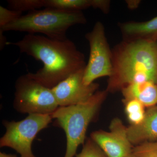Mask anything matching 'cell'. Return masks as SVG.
Wrapping results in <instances>:
<instances>
[{"label":"cell","mask_w":157,"mask_h":157,"mask_svg":"<svg viewBox=\"0 0 157 157\" xmlns=\"http://www.w3.org/2000/svg\"><path fill=\"white\" fill-rule=\"evenodd\" d=\"M14 45L21 53L43 63V67L29 76L43 86L52 89L59 83L86 66L84 54L69 39L54 40L35 34H28Z\"/></svg>","instance_id":"cell-1"},{"label":"cell","mask_w":157,"mask_h":157,"mask_svg":"<svg viewBox=\"0 0 157 157\" xmlns=\"http://www.w3.org/2000/svg\"><path fill=\"white\" fill-rule=\"evenodd\" d=\"M112 72L106 90H121L129 84H157V40H123L112 49Z\"/></svg>","instance_id":"cell-2"},{"label":"cell","mask_w":157,"mask_h":157,"mask_svg":"<svg viewBox=\"0 0 157 157\" xmlns=\"http://www.w3.org/2000/svg\"><path fill=\"white\" fill-rule=\"evenodd\" d=\"M82 11L45 8L29 11L25 15L0 28V30L24 32L29 34H44L54 40H65L67 31L76 25L86 23Z\"/></svg>","instance_id":"cell-3"},{"label":"cell","mask_w":157,"mask_h":157,"mask_svg":"<svg viewBox=\"0 0 157 157\" xmlns=\"http://www.w3.org/2000/svg\"><path fill=\"white\" fill-rule=\"evenodd\" d=\"M107 90L97 91L83 103L59 107L51 115L55 124L62 128L67 137V148L64 157L76 155L78 147L84 144L88 127L107 97Z\"/></svg>","instance_id":"cell-4"},{"label":"cell","mask_w":157,"mask_h":157,"mask_svg":"<svg viewBox=\"0 0 157 157\" xmlns=\"http://www.w3.org/2000/svg\"><path fill=\"white\" fill-rule=\"evenodd\" d=\"M13 106L22 114L52 115L59 107L52 89L29 76H20L15 83Z\"/></svg>","instance_id":"cell-5"},{"label":"cell","mask_w":157,"mask_h":157,"mask_svg":"<svg viewBox=\"0 0 157 157\" xmlns=\"http://www.w3.org/2000/svg\"><path fill=\"white\" fill-rule=\"evenodd\" d=\"M52 120L51 115L32 114L17 121H3L6 132L0 139V147L13 149L20 157H37L32 151V144L38 133L47 128Z\"/></svg>","instance_id":"cell-6"},{"label":"cell","mask_w":157,"mask_h":157,"mask_svg":"<svg viewBox=\"0 0 157 157\" xmlns=\"http://www.w3.org/2000/svg\"><path fill=\"white\" fill-rule=\"evenodd\" d=\"M85 38L89 44L90 51L84 69L83 82L90 85L98 78L111 76L112 50L105 35V28L101 21L96 23L92 30L86 34Z\"/></svg>","instance_id":"cell-7"},{"label":"cell","mask_w":157,"mask_h":157,"mask_svg":"<svg viewBox=\"0 0 157 157\" xmlns=\"http://www.w3.org/2000/svg\"><path fill=\"white\" fill-rule=\"evenodd\" d=\"M127 129L120 119L116 117L111 121L109 131H94L90 138L107 157H129L134 147L128 137Z\"/></svg>","instance_id":"cell-8"},{"label":"cell","mask_w":157,"mask_h":157,"mask_svg":"<svg viewBox=\"0 0 157 157\" xmlns=\"http://www.w3.org/2000/svg\"><path fill=\"white\" fill-rule=\"evenodd\" d=\"M84 69L78 70L52 89L59 107H67L88 101L98 91L99 85L83 82Z\"/></svg>","instance_id":"cell-9"},{"label":"cell","mask_w":157,"mask_h":157,"mask_svg":"<svg viewBox=\"0 0 157 157\" xmlns=\"http://www.w3.org/2000/svg\"><path fill=\"white\" fill-rule=\"evenodd\" d=\"M128 137L132 145L157 141V105L147 108L143 121L127 129Z\"/></svg>","instance_id":"cell-10"},{"label":"cell","mask_w":157,"mask_h":157,"mask_svg":"<svg viewBox=\"0 0 157 157\" xmlns=\"http://www.w3.org/2000/svg\"><path fill=\"white\" fill-rule=\"evenodd\" d=\"M123 40H157V16L145 21H128L119 24Z\"/></svg>","instance_id":"cell-11"},{"label":"cell","mask_w":157,"mask_h":157,"mask_svg":"<svg viewBox=\"0 0 157 157\" xmlns=\"http://www.w3.org/2000/svg\"><path fill=\"white\" fill-rule=\"evenodd\" d=\"M123 101L135 100L145 107L156 106L157 84L150 81L141 82L129 84L121 90Z\"/></svg>","instance_id":"cell-12"},{"label":"cell","mask_w":157,"mask_h":157,"mask_svg":"<svg viewBox=\"0 0 157 157\" xmlns=\"http://www.w3.org/2000/svg\"><path fill=\"white\" fill-rule=\"evenodd\" d=\"M96 0H43L45 8L82 11L90 7L95 8Z\"/></svg>","instance_id":"cell-13"},{"label":"cell","mask_w":157,"mask_h":157,"mask_svg":"<svg viewBox=\"0 0 157 157\" xmlns=\"http://www.w3.org/2000/svg\"><path fill=\"white\" fill-rule=\"evenodd\" d=\"M125 106V112L132 125L140 124L145 117V107L139 101L131 100L123 101Z\"/></svg>","instance_id":"cell-14"},{"label":"cell","mask_w":157,"mask_h":157,"mask_svg":"<svg viewBox=\"0 0 157 157\" xmlns=\"http://www.w3.org/2000/svg\"><path fill=\"white\" fill-rule=\"evenodd\" d=\"M7 2L11 10L22 12L44 8L43 0H8Z\"/></svg>","instance_id":"cell-15"},{"label":"cell","mask_w":157,"mask_h":157,"mask_svg":"<svg viewBox=\"0 0 157 157\" xmlns=\"http://www.w3.org/2000/svg\"><path fill=\"white\" fill-rule=\"evenodd\" d=\"M129 157H157V141L135 145Z\"/></svg>","instance_id":"cell-16"},{"label":"cell","mask_w":157,"mask_h":157,"mask_svg":"<svg viewBox=\"0 0 157 157\" xmlns=\"http://www.w3.org/2000/svg\"><path fill=\"white\" fill-rule=\"evenodd\" d=\"M81 152L76 157H107L103 151L90 138L86 140Z\"/></svg>","instance_id":"cell-17"},{"label":"cell","mask_w":157,"mask_h":157,"mask_svg":"<svg viewBox=\"0 0 157 157\" xmlns=\"http://www.w3.org/2000/svg\"><path fill=\"white\" fill-rule=\"evenodd\" d=\"M22 12L0 6V28L5 26L22 16Z\"/></svg>","instance_id":"cell-18"},{"label":"cell","mask_w":157,"mask_h":157,"mask_svg":"<svg viewBox=\"0 0 157 157\" xmlns=\"http://www.w3.org/2000/svg\"><path fill=\"white\" fill-rule=\"evenodd\" d=\"M3 31L0 30V48L1 50L2 49L5 45H7L8 42L6 40V37L3 35Z\"/></svg>","instance_id":"cell-19"},{"label":"cell","mask_w":157,"mask_h":157,"mask_svg":"<svg viewBox=\"0 0 157 157\" xmlns=\"http://www.w3.org/2000/svg\"><path fill=\"white\" fill-rule=\"evenodd\" d=\"M139 1H129L127 2L128 6L131 9H135L138 7L139 3Z\"/></svg>","instance_id":"cell-20"},{"label":"cell","mask_w":157,"mask_h":157,"mask_svg":"<svg viewBox=\"0 0 157 157\" xmlns=\"http://www.w3.org/2000/svg\"><path fill=\"white\" fill-rule=\"evenodd\" d=\"M0 157H17L16 155H14L8 154L5 153H0Z\"/></svg>","instance_id":"cell-21"}]
</instances>
